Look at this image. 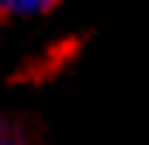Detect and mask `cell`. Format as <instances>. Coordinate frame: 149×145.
<instances>
[{
  "label": "cell",
  "instance_id": "1",
  "mask_svg": "<svg viewBox=\"0 0 149 145\" xmlns=\"http://www.w3.org/2000/svg\"><path fill=\"white\" fill-rule=\"evenodd\" d=\"M56 0H0V17H14V14H42L49 10Z\"/></svg>",
  "mask_w": 149,
  "mask_h": 145
},
{
  "label": "cell",
  "instance_id": "2",
  "mask_svg": "<svg viewBox=\"0 0 149 145\" xmlns=\"http://www.w3.org/2000/svg\"><path fill=\"white\" fill-rule=\"evenodd\" d=\"M0 145H28V138H24L10 121H3V117H0Z\"/></svg>",
  "mask_w": 149,
  "mask_h": 145
}]
</instances>
